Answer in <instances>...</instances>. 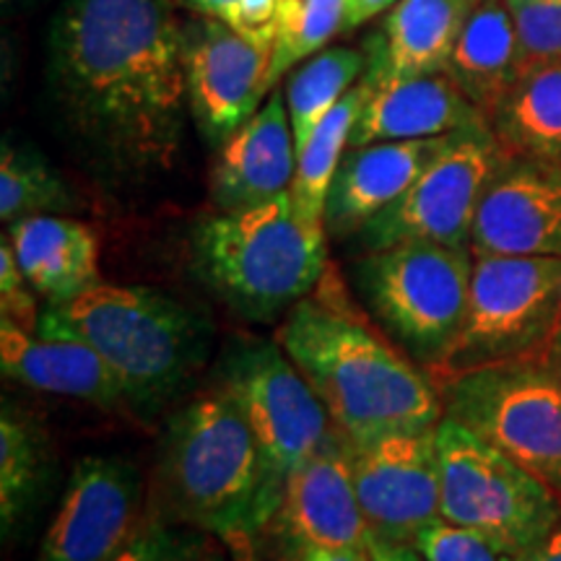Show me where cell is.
I'll list each match as a JSON object with an SVG mask.
<instances>
[{
	"instance_id": "cell-1",
	"label": "cell",
	"mask_w": 561,
	"mask_h": 561,
	"mask_svg": "<svg viewBox=\"0 0 561 561\" xmlns=\"http://www.w3.org/2000/svg\"><path fill=\"white\" fill-rule=\"evenodd\" d=\"M50 83L73 128L128 167H170L187 87L170 0H62Z\"/></svg>"
},
{
	"instance_id": "cell-2",
	"label": "cell",
	"mask_w": 561,
	"mask_h": 561,
	"mask_svg": "<svg viewBox=\"0 0 561 561\" xmlns=\"http://www.w3.org/2000/svg\"><path fill=\"white\" fill-rule=\"evenodd\" d=\"M276 341L351 445L437 430L445 416L437 380L354 310L333 273L286 312Z\"/></svg>"
},
{
	"instance_id": "cell-3",
	"label": "cell",
	"mask_w": 561,
	"mask_h": 561,
	"mask_svg": "<svg viewBox=\"0 0 561 561\" xmlns=\"http://www.w3.org/2000/svg\"><path fill=\"white\" fill-rule=\"evenodd\" d=\"M261 479V447L221 382L167 419L157 455L161 517L227 543L252 538L263 530Z\"/></svg>"
},
{
	"instance_id": "cell-4",
	"label": "cell",
	"mask_w": 561,
	"mask_h": 561,
	"mask_svg": "<svg viewBox=\"0 0 561 561\" xmlns=\"http://www.w3.org/2000/svg\"><path fill=\"white\" fill-rule=\"evenodd\" d=\"M34 333H66L94 348L144 416L187 388L210 346V325L198 312L146 286L100 284L66 305H47Z\"/></svg>"
},
{
	"instance_id": "cell-5",
	"label": "cell",
	"mask_w": 561,
	"mask_h": 561,
	"mask_svg": "<svg viewBox=\"0 0 561 561\" xmlns=\"http://www.w3.org/2000/svg\"><path fill=\"white\" fill-rule=\"evenodd\" d=\"M325 224L286 191L263 206L210 216L193 234L195 273L231 312L268 322L310 297L328 273Z\"/></svg>"
},
{
	"instance_id": "cell-6",
	"label": "cell",
	"mask_w": 561,
	"mask_h": 561,
	"mask_svg": "<svg viewBox=\"0 0 561 561\" xmlns=\"http://www.w3.org/2000/svg\"><path fill=\"white\" fill-rule=\"evenodd\" d=\"M473 250L403 242L364 252L348 280L377 328L434 377L468 312Z\"/></svg>"
},
{
	"instance_id": "cell-7",
	"label": "cell",
	"mask_w": 561,
	"mask_h": 561,
	"mask_svg": "<svg viewBox=\"0 0 561 561\" xmlns=\"http://www.w3.org/2000/svg\"><path fill=\"white\" fill-rule=\"evenodd\" d=\"M439 517L471 530L502 557L538 549L561 523V496L479 434L442 416L437 424Z\"/></svg>"
},
{
	"instance_id": "cell-8",
	"label": "cell",
	"mask_w": 561,
	"mask_h": 561,
	"mask_svg": "<svg viewBox=\"0 0 561 561\" xmlns=\"http://www.w3.org/2000/svg\"><path fill=\"white\" fill-rule=\"evenodd\" d=\"M219 382L242 409L261 447V520L268 528L291 473L325 442L333 421L278 341L229 351Z\"/></svg>"
},
{
	"instance_id": "cell-9",
	"label": "cell",
	"mask_w": 561,
	"mask_h": 561,
	"mask_svg": "<svg viewBox=\"0 0 561 561\" xmlns=\"http://www.w3.org/2000/svg\"><path fill=\"white\" fill-rule=\"evenodd\" d=\"M462 328L434 380L538 356L561 314V257L473 255Z\"/></svg>"
},
{
	"instance_id": "cell-10",
	"label": "cell",
	"mask_w": 561,
	"mask_h": 561,
	"mask_svg": "<svg viewBox=\"0 0 561 561\" xmlns=\"http://www.w3.org/2000/svg\"><path fill=\"white\" fill-rule=\"evenodd\" d=\"M437 385L445 416L561 496V385L538 356L460 371Z\"/></svg>"
},
{
	"instance_id": "cell-11",
	"label": "cell",
	"mask_w": 561,
	"mask_h": 561,
	"mask_svg": "<svg viewBox=\"0 0 561 561\" xmlns=\"http://www.w3.org/2000/svg\"><path fill=\"white\" fill-rule=\"evenodd\" d=\"M504 159L507 151L489 123L450 133L409 191L359 231V248L375 252L403 242H437L471 250L476 216Z\"/></svg>"
},
{
	"instance_id": "cell-12",
	"label": "cell",
	"mask_w": 561,
	"mask_h": 561,
	"mask_svg": "<svg viewBox=\"0 0 561 561\" xmlns=\"http://www.w3.org/2000/svg\"><path fill=\"white\" fill-rule=\"evenodd\" d=\"M146 481L136 462L87 455L42 536L37 561H115L144 528Z\"/></svg>"
},
{
	"instance_id": "cell-13",
	"label": "cell",
	"mask_w": 561,
	"mask_h": 561,
	"mask_svg": "<svg viewBox=\"0 0 561 561\" xmlns=\"http://www.w3.org/2000/svg\"><path fill=\"white\" fill-rule=\"evenodd\" d=\"M271 58L273 50L252 45L221 19L182 24L187 107L210 146H221L261 110Z\"/></svg>"
},
{
	"instance_id": "cell-14",
	"label": "cell",
	"mask_w": 561,
	"mask_h": 561,
	"mask_svg": "<svg viewBox=\"0 0 561 561\" xmlns=\"http://www.w3.org/2000/svg\"><path fill=\"white\" fill-rule=\"evenodd\" d=\"M351 471L371 536L413 543L419 530L439 520L437 430L351 445Z\"/></svg>"
},
{
	"instance_id": "cell-15",
	"label": "cell",
	"mask_w": 561,
	"mask_h": 561,
	"mask_svg": "<svg viewBox=\"0 0 561 561\" xmlns=\"http://www.w3.org/2000/svg\"><path fill=\"white\" fill-rule=\"evenodd\" d=\"M271 525H276L294 553L369 546V525L351 471V442L335 424L318 450L291 473Z\"/></svg>"
},
{
	"instance_id": "cell-16",
	"label": "cell",
	"mask_w": 561,
	"mask_h": 561,
	"mask_svg": "<svg viewBox=\"0 0 561 561\" xmlns=\"http://www.w3.org/2000/svg\"><path fill=\"white\" fill-rule=\"evenodd\" d=\"M471 250L561 257V164L504 159L476 216Z\"/></svg>"
},
{
	"instance_id": "cell-17",
	"label": "cell",
	"mask_w": 561,
	"mask_h": 561,
	"mask_svg": "<svg viewBox=\"0 0 561 561\" xmlns=\"http://www.w3.org/2000/svg\"><path fill=\"white\" fill-rule=\"evenodd\" d=\"M297 144L286 96L273 89L263 107L227 138L210 172V198L219 214L263 206L291 187Z\"/></svg>"
},
{
	"instance_id": "cell-18",
	"label": "cell",
	"mask_w": 561,
	"mask_h": 561,
	"mask_svg": "<svg viewBox=\"0 0 561 561\" xmlns=\"http://www.w3.org/2000/svg\"><path fill=\"white\" fill-rule=\"evenodd\" d=\"M450 136V133H447ZM447 136L419 140H382L348 146L325 201L328 237L351 240L371 219L392 206L445 146Z\"/></svg>"
},
{
	"instance_id": "cell-19",
	"label": "cell",
	"mask_w": 561,
	"mask_h": 561,
	"mask_svg": "<svg viewBox=\"0 0 561 561\" xmlns=\"http://www.w3.org/2000/svg\"><path fill=\"white\" fill-rule=\"evenodd\" d=\"M0 369L5 380L121 411L128 405L123 385L107 362L87 343L66 333H32L0 318Z\"/></svg>"
},
{
	"instance_id": "cell-20",
	"label": "cell",
	"mask_w": 561,
	"mask_h": 561,
	"mask_svg": "<svg viewBox=\"0 0 561 561\" xmlns=\"http://www.w3.org/2000/svg\"><path fill=\"white\" fill-rule=\"evenodd\" d=\"M479 0H401L388 11L382 30L371 37L367 87H385L416 76L442 73L455 42Z\"/></svg>"
},
{
	"instance_id": "cell-21",
	"label": "cell",
	"mask_w": 561,
	"mask_h": 561,
	"mask_svg": "<svg viewBox=\"0 0 561 561\" xmlns=\"http://www.w3.org/2000/svg\"><path fill=\"white\" fill-rule=\"evenodd\" d=\"M479 123H489V117L462 94L450 73L442 70L369 87L348 146L439 138Z\"/></svg>"
},
{
	"instance_id": "cell-22",
	"label": "cell",
	"mask_w": 561,
	"mask_h": 561,
	"mask_svg": "<svg viewBox=\"0 0 561 561\" xmlns=\"http://www.w3.org/2000/svg\"><path fill=\"white\" fill-rule=\"evenodd\" d=\"M19 268L47 305H66L104 284L96 231L60 214L26 216L9 224Z\"/></svg>"
},
{
	"instance_id": "cell-23",
	"label": "cell",
	"mask_w": 561,
	"mask_h": 561,
	"mask_svg": "<svg viewBox=\"0 0 561 561\" xmlns=\"http://www.w3.org/2000/svg\"><path fill=\"white\" fill-rule=\"evenodd\" d=\"M447 73L462 94L491 117L523 76L520 39L507 0H479L455 42Z\"/></svg>"
},
{
	"instance_id": "cell-24",
	"label": "cell",
	"mask_w": 561,
	"mask_h": 561,
	"mask_svg": "<svg viewBox=\"0 0 561 561\" xmlns=\"http://www.w3.org/2000/svg\"><path fill=\"white\" fill-rule=\"evenodd\" d=\"M53 439L42 419L3 398L0 409V525L9 538L39 507L53 479Z\"/></svg>"
},
{
	"instance_id": "cell-25",
	"label": "cell",
	"mask_w": 561,
	"mask_h": 561,
	"mask_svg": "<svg viewBox=\"0 0 561 561\" xmlns=\"http://www.w3.org/2000/svg\"><path fill=\"white\" fill-rule=\"evenodd\" d=\"M489 125L507 157L561 164V62L523 70Z\"/></svg>"
},
{
	"instance_id": "cell-26",
	"label": "cell",
	"mask_w": 561,
	"mask_h": 561,
	"mask_svg": "<svg viewBox=\"0 0 561 561\" xmlns=\"http://www.w3.org/2000/svg\"><path fill=\"white\" fill-rule=\"evenodd\" d=\"M369 58L364 47H325L299 62L286 81L284 96L289 107L297 153L325 115L348 94L367 73Z\"/></svg>"
},
{
	"instance_id": "cell-27",
	"label": "cell",
	"mask_w": 561,
	"mask_h": 561,
	"mask_svg": "<svg viewBox=\"0 0 561 561\" xmlns=\"http://www.w3.org/2000/svg\"><path fill=\"white\" fill-rule=\"evenodd\" d=\"M369 87L364 79L348 91L335 107L328 112L325 121L314 128L312 138L297 153V172L289 187L294 208L305 216L307 221L322 224L325 216V201L331 191L335 172L351 144V133H354L356 117L367 102Z\"/></svg>"
},
{
	"instance_id": "cell-28",
	"label": "cell",
	"mask_w": 561,
	"mask_h": 561,
	"mask_svg": "<svg viewBox=\"0 0 561 561\" xmlns=\"http://www.w3.org/2000/svg\"><path fill=\"white\" fill-rule=\"evenodd\" d=\"M76 198L62 174L34 149L3 140L0 151V219L13 224L26 216L68 214Z\"/></svg>"
},
{
	"instance_id": "cell-29",
	"label": "cell",
	"mask_w": 561,
	"mask_h": 561,
	"mask_svg": "<svg viewBox=\"0 0 561 561\" xmlns=\"http://www.w3.org/2000/svg\"><path fill=\"white\" fill-rule=\"evenodd\" d=\"M346 5L348 0H278L276 42L265 83L268 94L280 76L325 50L335 34L346 32Z\"/></svg>"
},
{
	"instance_id": "cell-30",
	"label": "cell",
	"mask_w": 561,
	"mask_h": 561,
	"mask_svg": "<svg viewBox=\"0 0 561 561\" xmlns=\"http://www.w3.org/2000/svg\"><path fill=\"white\" fill-rule=\"evenodd\" d=\"M523 70L561 62V0H507Z\"/></svg>"
},
{
	"instance_id": "cell-31",
	"label": "cell",
	"mask_w": 561,
	"mask_h": 561,
	"mask_svg": "<svg viewBox=\"0 0 561 561\" xmlns=\"http://www.w3.org/2000/svg\"><path fill=\"white\" fill-rule=\"evenodd\" d=\"M210 538V533L178 525L149 512L144 528L115 561H191Z\"/></svg>"
},
{
	"instance_id": "cell-32",
	"label": "cell",
	"mask_w": 561,
	"mask_h": 561,
	"mask_svg": "<svg viewBox=\"0 0 561 561\" xmlns=\"http://www.w3.org/2000/svg\"><path fill=\"white\" fill-rule=\"evenodd\" d=\"M413 546L426 561H510L476 533L462 530L442 517L419 530Z\"/></svg>"
},
{
	"instance_id": "cell-33",
	"label": "cell",
	"mask_w": 561,
	"mask_h": 561,
	"mask_svg": "<svg viewBox=\"0 0 561 561\" xmlns=\"http://www.w3.org/2000/svg\"><path fill=\"white\" fill-rule=\"evenodd\" d=\"M37 297L39 294L34 291L30 278L19 268L9 234H3V242H0V312L3 318L34 333L42 312Z\"/></svg>"
},
{
	"instance_id": "cell-34",
	"label": "cell",
	"mask_w": 561,
	"mask_h": 561,
	"mask_svg": "<svg viewBox=\"0 0 561 561\" xmlns=\"http://www.w3.org/2000/svg\"><path fill=\"white\" fill-rule=\"evenodd\" d=\"M369 557L371 561H426L413 543H398L369 533Z\"/></svg>"
},
{
	"instance_id": "cell-35",
	"label": "cell",
	"mask_w": 561,
	"mask_h": 561,
	"mask_svg": "<svg viewBox=\"0 0 561 561\" xmlns=\"http://www.w3.org/2000/svg\"><path fill=\"white\" fill-rule=\"evenodd\" d=\"M401 0H348L346 5V30L367 24L369 19L380 16L382 11H390Z\"/></svg>"
},
{
	"instance_id": "cell-36",
	"label": "cell",
	"mask_w": 561,
	"mask_h": 561,
	"mask_svg": "<svg viewBox=\"0 0 561 561\" xmlns=\"http://www.w3.org/2000/svg\"><path fill=\"white\" fill-rule=\"evenodd\" d=\"M297 561H371L367 549H301Z\"/></svg>"
},
{
	"instance_id": "cell-37",
	"label": "cell",
	"mask_w": 561,
	"mask_h": 561,
	"mask_svg": "<svg viewBox=\"0 0 561 561\" xmlns=\"http://www.w3.org/2000/svg\"><path fill=\"white\" fill-rule=\"evenodd\" d=\"M538 359L546 364V369L551 371L553 380L561 385V314H559L557 325H553L549 341H546L543 351L538 354Z\"/></svg>"
},
{
	"instance_id": "cell-38",
	"label": "cell",
	"mask_w": 561,
	"mask_h": 561,
	"mask_svg": "<svg viewBox=\"0 0 561 561\" xmlns=\"http://www.w3.org/2000/svg\"><path fill=\"white\" fill-rule=\"evenodd\" d=\"M185 5H191L201 16H214L227 21L229 13L240 5V0H182Z\"/></svg>"
},
{
	"instance_id": "cell-39",
	"label": "cell",
	"mask_w": 561,
	"mask_h": 561,
	"mask_svg": "<svg viewBox=\"0 0 561 561\" xmlns=\"http://www.w3.org/2000/svg\"><path fill=\"white\" fill-rule=\"evenodd\" d=\"M510 561H561V523L559 528L553 530L541 546H538V549H533L520 559H510Z\"/></svg>"
},
{
	"instance_id": "cell-40",
	"label": "cell",
	"mask_w": 561,
	"mask_h": 561,
	"mask_svg": "<svg viewBox=\"0 0 561 561\" xmlns=\"http://www.w3.org/2000/svg\"><path fill=\"white\" fill-rule=\"evenodd\" d=\"M191 561H229L227 551L221 549L219 541H216V536H210L206 543H203V549L195 553Z\"/></svg>"
},
{
	"instance_id": "cell-41",
	"label": "cell",
	"mask_w": 561,
	"mask_h": 561,
	"mask_svg": "<svg viewBox=\"0 0 561 561\" xmlns=\"http://www.w3.org/2000/svg\"><path fill=\"white\" fill-rule=\"evenodd\" d=\"M231 546H237V549L242 551V559H240V553H237V561H261V559H255L250 553V546H252V538H234V541H229Z\"/></svg>"
},
{
	"instance_id": "cell-42",
	"label": "cell",
	"mask_w": 561,
	"mask_h": 561,
	"mask_svg": "<svg viewBox=\"0 0 561 561\" xmlns=\"http://www.w3.org/2000/svg\"><path fill=\"white\" fill-rule=\"evenodd\" d=\"M34 3H37V0H3V11L5 13H19V11L32 9Z\"/></svg>"
}]
</instances>
